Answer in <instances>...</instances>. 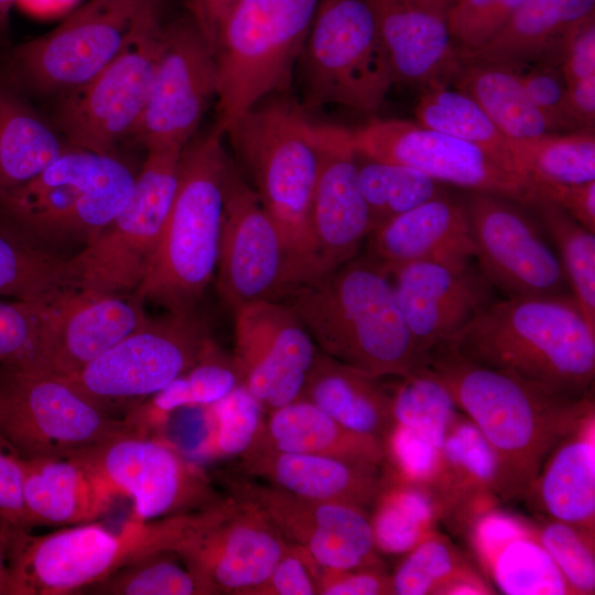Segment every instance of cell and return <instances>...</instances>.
I'll return each instance as SVG.
<instances>
[{
    "instance_id": "50",
    "label": "cell",
    "mask_w": 595,
    "mask_h": 595,
    "mask_svg": "<svg viewBox=\"0 0 595 595\" xmlns=\"http://www.w3.org/2000/svg\"><path fill=\"white\" fill-rule=\"evenodd\" d=\"M51 303L15 299L0 301V364L4 368L34 369Z\"/></svg>"
},
{
    "instance_id": "7",
    "label": "cell",
    "mask_w": 595,
    "mask_h": 595,
    "mask_svg": "<svg viewBox=\"0 0 595 595\" xmlns=\"http://www.w3.org/2000/svg\"><path fill=\"white\" fill-rule=\"evenodd\" d=\"M134 178L117 154L69 145L34 177L0 193V216L42 245L85 246L126 205Z\"/></svg>"
},
{
    "instance_id": "58",
    "label": "cell",
    "mask_w": 595,
    "mask_h": 595,
    "mask_svg": "<svg viewBox=\"0 0 595 595\" xmlns=\"http://www.w3.org/2000/svg\"><path fill=\"white\" fill-rule=\"evenodd\" d=\"M543 199L554 202L580 225L595 234V181L549 187L544 191Z\"/></svg>"
},
{
    "instance_id": "9",
    "label": "cell",
    "mask_w": 595,
    "mask_h": 595,
    "mask_svg": "<svg viewBox=\"0 0 595 595\" xmlns=\"http://www.w3.org/2000/svg\"><path fill=\"white\" fill-rule=\"evenodd\" d=\"M182 517L149 521L130 517L118 531L96 521L42 536L20 529L8 595L78 594L144 554L172 550Z\"/></svg>"
},
{
    "instance_id": "11",
    "label": "cell",
    "mask_w": 595,
    "mask_h": 595,
    "mask_svg": "<svg viewBox=\"0 0 595 595\" xmlns=\"http://www.w3.org/2000/svg\"><path fill=\"white\" fill-rule=\"evenodd\" d=\"M209 338L206 326L192 312L149 317L80 371L63 379L100 411L123 419L188 370Z\"/></svg>"
},
{
    "instance_id": "59",
    "label": "cell",
    "mask_w": 595,
    "mask_h": 595,
    "mask_svg": "<svg viewBox=\"0 0 595 595\" xmlns=\"http://www.w3.org/2000/svg\"><path fill=\"white\" fill-rule=\"evenodd\" d=\"M239 0H185L188 15L194 20L213 53L220 29Z\"/></svg>"
},
{
    "instance_id": "14",
    "label": "cell",
    "mask_w": 595,
    "mask_h": 595,
    "mask_svg": "<svg viewBox=\"0 0 595 595\" xmlns=\"http://www.w3.org/2000/svg\"><path fill=\"white\" fill-rule=\"evenodd\" d=\"M289 544L261 508L228 495L185 513L172 550L208 595H249L269 577Z\"/></svg>"
},
{
    "instance_id": "12",
    "label": "cell",
    "mask_w": 595,
    "mask_h": 595,
    "mask_svg": "<svg viewBox=\"0 0 595 595\" xmlns=\"http://www.w3.org/2000/svg\"><path fill=\"white\" fill-rule=\"evenodd\" d=\"M182 150L147 151L126 205L93 241L67 259L74 289L122 294L138 288L173 202Z\"/></svg>"
},
{
    "instance_id": "44",
    "label": "cell",
    "mask_w": 595,
    "mask_h": 595,
    "mask_svg": "<svg viewBox=\"0 0 595 595\" xmlns=\"http://www.w3.org/2000/svg\"><path fill=\"white\" fill-rule=\"evenodd\" d=\"M78 594L208 595L199 578L171 549L144 554Z\"/></svg>"
},
{
    "instance_id": "3",
    "label": "cell",
    "mask_w": 595,
    "mask_h": 595,
    "mask_svg": "<svg viewBox=\"0 0 595 595\" xmlns=\"http://www.w3.org/2000/svg\"><path fill=\"white\" fill-rule=\"evenodd\" d=\"M282 302L321 353L370 377H404L424 366L390 274L370 256L299 286Z\"/></svg>"
},
{
    "instance_id": "35",
    "label": "cell",
    "mask_w": 595,
    "mask_h": 595,
    "mask_svg": "<svg viewBox=\"0 0 595 595\" xmlns=\"http://www.w3.org/2000/svg\"><path fill=\"white\" fill-rule=\"evenodd\" d=\"M442 466L435 495L446 513L459 507L477 513L493 507L498 497L496 454L463 413L456 415L441 450Z\"/></svg>"
},
{
    "instance_id": "62",
    "label": "cell",
    "mask_w": 595,
    "mask_h": 595,
    "mask_svg": "<svg viewBox=\"0 0 595 595\" xmlns=\"http://www.w3.org/2000/svg\"><path fill=\"white\" fill-rule=\"evenodd\" d=\"M420 9L446 20V14L457 0H411Z\"/></svg>"
},
{
    "instance_id": "45",
    "label": "cell",
    "mask_w": 595,
    "mask_h": 595,
    "mask_svg": "<svg viewBox=\"0 0 595 595\" xmlns=\"http://www.w3.org/2000/svg\"><path fill=\"white\" fill-rule=\"evenodd\" d=\"M554 241L572 296L595 329V234L550 199L532 205Z\"/></svg>"
},
{
    "instance_id": "39",
    "label": "cell",
    "mask_w": 595,
    "mask_h": 595,
    "mask_svg": "<svg viewBox=\"0 0 595 595\" xmlns=\"http://www.w3.org/2000/svg\"><path fill=\"white\" fill-rule=\"evenodd\" d=\"M72 289L67 259L0 216V296L53 302Z\"/></svg>"
},
{
    "instance_id": "56",
    "label": "cell",
    "mask_w": 595,
    "mask_h": 595,
    "mask_svg": "<svg viewBox=\"0 0 595 595\" xmlns=\"http://www.w3.org/2000/svg\"><path fill=\"white\" fill-rule=\"evenodd\" d=\"M0 517L30 530L23 498L21 457L0 436Z\"/></svg>"
},
{
    "instance_id": "40",
    "label": "cell",
    "mask_w": 595,
    "mask_h": 595,
    "mask_svg": "<svg viewBox=\"0 0 595 595\" xmlns=\"http://www.w3.org/2000/svg\"><path fill=\"white\" fill-rule=\"evenodd\" d=\"M422 89L414 107L419 125L475 144L502 166L521 175L515 139L506 136L472 97L448 88L445 83H434Z\"/></svg>"
},
{
    "instance_id": "30",
    "label": "cell",
    "mask_w": 595,
    "mask_h": 595,
    "mask_svg": "<svg viewBox=\"0 0 595 595\" xmlns=\"http://www.w3.org/2000/svg\"><path fill=\"white\" fill-rule=\"evenodd\" d=\"M21 461L30 528L94 522L107 515L122 497L99 473L76 458Z\"/></svg>"
},
{
    "instance_id": "48",
    "label": "cell",
    "mask_w": 595,
    "mask_h": 595,
    "mask_svg": "<svg viewBox=\"0 0 595 595\" xmlns=\"http://www.w3.org/2000/svg\"><path fill=\"white\" fill-rule=\"evenodd\" d=\"M475 572L448 539L434 531L404 558L391 575L394 595H444L459 577Z\"/></svg>"
},
{
    "instance_id": "37",
    "label": "cell",
    "mask_w": 595,
    "mask_h": 595,
    "mask_svg": "<svg viewBox=\"0 0 595 595\" xmlns=\"http://www.w3.org/2000/svg\"><path fill=\"white\" fill-rule=\"evenodd\" d=\"M242 383L234 359L212 339L198 360L184 374L154 393L123 418L137 431L153 433L169 415L184 407H207Z\"/></svg>"
},
{
    "instance_id": "61",
    "label": "cell",
    "mask_w": 595,
    "mask_h": 595,
    "mask_svg": "<svg viewBox=\"0 0 595 595\" xmlns=\"http://www.w3.org/2000/svg\"><path fill=\"white\" fill-rule=\"evenodd\" d=\"M78 0H17L25 11L39 15L51 17L69 10Z\"/></svg>"
},
{
    "instance_id": "27",
    "label": "cell",
    "mask_w": 595,
    "mask_h": 595,
    "mask_svg": "<svg viewBox=\"0 0 595 595\" xmlns=\"http://www.w3.org/2000/svg\"><path fill=\"white\" fill-rule=\"evenodd\" d=\"M476 556L506 595H574L540 542L536 526L490 507L470 523Z\"/></svg>"
},
{
    "instance_id": "29",
    "label": "cell",
    "mask_w": 595,
    "mask_h": 595,
    "mask_svg": "<svg viewBox=\"0 0 595 595\" xmlns=\"http://www.w3.org/2000/svg\"><path fill=\"white\" fill-rule=\"evenodd\" d=\"M388 52L396 83L426 87L451 80L461 65L446 20L411 0H364Z\"/></svg>"
},
{
    "instance_id": "38",
    "label": "cell",
    "mask_w": 595,
    "mask_h": 595,
    "mask_svg": "<svg viewBox=\"0 0 595 595\" xmlns=\"http://www.w3.org/2000/svg\"><path fill=\"white\" fill-rule=\"evenodd\" d=\"M21 98L0 88V193L44 170L69 147Z\"/></svg>"
},
{
    "instance_id": "52",
    "label": "cell",
    "mask_w": 595,
    "mask_h": 595,
    "mask_svg": "<svg viewBox=\"0 0 595 595\" xmlns=\"http://www.w3.org/2000/svg\"><path fill=\"white\" fill-rule=\"evenodd\" d=\"M391 473L403 480L435 491L442 466L441 450L421 433L393 423L383 440Z\"/></svg>"
},
{
    "instance_id": "16",
    "label": "cell",
    "mask_w": 595,
    "mask_h": 595,
    "mask_svg": "<svg viewBox=\"0 0 595 595\" xmlns=\"http://www.w3.org/2000/svg\"><path fill=\"white\" fill-rule=\"evenodd\" d=\"M217 292L235 312L258 301H282L302 285L282 235L230 159L217 261Z\"/></svg>"
},
{
    "instance_id": "42",
    "label": "cell",
    "mask_w": 595,
    "mask_h": 595,
    "mask_svg": "<svg viewBox=\"0 0 595 595\" xmlns=\"http://www.w3.org/2000/svg\"><path fill=\"white\" fill-rule=\"evenodd\" d=\"M519 173L544 191L595 181V137L589 130L515 139Z\"/></svg>"
},
{
    "instance_id": "43",
    "label": "cell",
    "mask_w": 595,
    "mask_h": 595,
    "mask_svg": "<svg viewBox=\"0 0 595 595\" xmlns=\"http://www.w3.org/2000/svg\"><path fill=\"white\" fill-rule=\"evenodd\" d=\"M358 176L371 231L387 221L437 197L441 183L411 166L364 159Z\"/></svg>"
},
{
    "instance_id": "17",
    "label": "cell",
    "mask_w": 595,
    "mask_h": 595,
    "mask_svg": "<svg viewBox=\"0 0 595 595\" xmlns=\"http://www.w3.org/2000/svg\"><path fill=\"white\" fill-rule=\"evenodd\" d=\"M347 138L363 159L411 166L440 183L518 204L532 206L542 199L536 184L506 169L483 149L418 122L374 119L358 129H347Z\"/></svg>"
},
{
    "instance_id": "60",
    "label": "cell",
    "mask_w": 595,
    "mask_h": 595,
    "mask_svg": "<svg viewBox=\"0 0 595 595\" xmlns=\"http://www.w3.org/2000/svg\"><path fill=\"white\" fill-rule=\"evenodd\" d=\"M20 529L0 517V595H8L14 542Z\"/></svg>"
},
{
    "instance_id": "36",
    "label": "cell",
    "mask_w": 595,
    "mask_h": 595,
    "mask_svg": "<svg viewBox=\"0 0 595 595\" xmlns=\"http://www.w3.org/2000/svg\"><path fill=\"white\" fill-rule=\"evenodd\" d=\"M451 80L456 89L472 97L509 138L529 139L554 133L529 97L515 68L491 63L461 62Z\"/></svg>"
},
{
    "instance_id": "4",
    "label": "cell",
    "mask_w": 595,
    "mask_h": 595,
    "mask_svg": "<svg viewBox=\"0 0 595 595\" xmlns=\"http://www.w3.org/2000/svg\"><path fill=\"white\" fill-rule=\"evenodd\" d=\"M213 127L182 150L172 205L145 273L134 290L141 302L192 312L218 261L225 177L230 158Z\"/></svg>"
},
{
    "instance_id": "47",
    "label": "cell",
    "mask_w": 595,
    "mask_h": 595,
    "mask_svg": "<svg viewBox=\"0 0 595 595\" xmlns=\"http://www.w3.org/2000/svg\"><path fill=\"white\" fill-rule=\"evenodd\" d=\"M206 409L209 430L196 448L202 457H239L264 429V408L244 383Z\"/></svg>"
},
{
    "instance_id": "18",
    "label": "cell",
    "mask_w": 595,
    "mask_h": 595,
    "mask_svg": "<svg viewBox=\"0 0 595 595\" xmlns=\"http://www.w3.org/2000/svg\"><path fill=\"white\" fill-rule=\"evenodd\" d=\"M217 96L215 55L185 13L166 20L141 118L130 138L145 151L183 149Z\"/></svg>"
},
{
    "instance_id": "63",
    "label": "cell",
    "mask_w": 595,
    "mask_h": 595,
    "mask_svg": "<svg viewBox=\"0 0 595 595\" xmlns=\"http://www.w3.org/2000/svg\"><path fill=\"white\" fill-rule=\"evenodd\" d=\"M17 0H0V30H2L8 21L12 7Z\"/></svg>"
},
{
    "instance_id": "46",
    "label": "cell",
    "mask_w": 595,
    "mask_h": 595,
    "mask_svg": "<svg viewBox=\"0 0 595 595\" xmlns=\"http://www.w3.org/2000/svg\"><path fill=\"white\" fill-rule=\"evenodd\" d=\"M398 378L390 391L394 422L421 433L442 450L447 430L459 413L453 397L425 365Z\"/></svg>"
},
{
    "instance_id": "32",
    "label": "cell",
    "mask_w": 595,
    "mask_h": 595,
    "mask_svg": "<svg viewBox=\"0 0 595 595\" xmlns=\"http://www.w3.org/2000/svg\"><path fill=\"white\" fill-rule=\"evenodd\" d=\"M551 520L594 533L595 414H585L545 458L527 497Z\"/></svg>"
},
{
    "instance_id": "53",
    "label": "cell",
    "mask_w": 595,
    "mask_h": 595,
    "mask_svg": "<svg viewBox=\"0 0 595 595\" xmlns=\"http://www.w3.org/2000/svg\"><path fill=\"white\" fill-rule=\"evenodd\" d=\"M519 75L529 97L548 120L554 133L582 128L570 108L566 83L560 65L540 63Z\"/></svg>"
},
{
    "instance_id": "8",
    "label": "cell",
    "mask_w": 595,
    "mask_h": 595,
    "mask_svg": "<svg viewBox=\"0 0 595 595\" xmlns=\"http://www.w3.org/2000/svg\"><path fill=\"white\" fill-rule=\"evenodd\" d=\"M165 15V0H88L52 31L13 48L10 76L26 89L60 97L97 75Z\"/></svg>"
},
{
    "instance_id": "55",
    "label": "cell",
    "mask_w": 595,
    "mask_h": 595,
    "mask_svg": "<svg viewBox=\"0 0 595 595\" xmlns=\"http://www.w3.org/2000/svg\"><path fill=\"white\" fill-rule=\"evenodd\" d=\"M321 595H391L392 582L382 564L347 570L321 566L317 574Z\"/></svg>"
},
{
    "instance_id": "33",
    "label": "cell",
    "mask_w": 595,
    "mask_h": 595,
    "mask_svg": "<svg viewBox=\"0 0 595 595\" xmlns=\"http://www.w3.org/2000/svg\"><path fill=\"white\" fill-rule=\"evenodd\" d=\"M299 399L313 403L343 425L382 442L394 423L390 391L378 378L321 351Z\"/></svg>"
},
{
    "instance_id": "15",
    "label": "cell",
    "mask_w": 595,
    "mask_h": 595,
    "mask_svg": "<svg viewBox=\"0 0 595 595\" xmlns=\"http://www.w3.org/2000/svg\"><path fill=\"white\" fill-rule=\"evenodd\" d=\"M67 457L85 463L129 497L137 520L195 512L224 498L199 465L153 433L121 434Z\"/></svg>"
},
{
    "instance_id": "41",
    "label": "cell",
    "mask_w": 595,
    "mask_h": 595,
    "mask_svg": "<svg viewBox=\"0 0 595 595\" xmlns=\"http://www.w3.org/2000/svg\"><path fill=\"white\" fill-rule=\"evenodd\" d=\"M370 519L378 551L404 554L434 532L442 508L435 493L390 473L375 501Z\"/></svg>"
},
{
    "instance_id": "25",
    "label": "cell",
    "mask_w": 595,
    "mask_h": 595,
    "mask_svg": "<svg viewBox=\"0 0 595 595\" xmlns=\"http://www.w3.org/2000/svg\"><path fill=\"white\" fill-rule=\"evenodd\" d=\"M386 269L424 364L435 346L455 336L495 300V289L472 264L409 262Z\"/></svg>"
},
{
    "instance_id": "5",
    "label": "cell",
    "mask_w": 595,
    "mask_h": 595,
    "mask_svg": "<svg viewBox=\"0 0 595 595\" xmlns=\"http://www.w3.org/2000/svg\"><path fill=\"white\" fill-rule=\"evenodd\" d=\"M255 184L263 209L280 230L302 285L324 274L310 225L320 166L313 125L289 102L261 101L225 131Z\"/></svg>"
},
{
    "instance_id": "51",
    "label": "cell",
    "mask_w": 595,
    "mask_h": 595,
    "mask_svg": "<svg viewBox=\"0 0 595 595\" xmlns=\"http://www.w3.org/2000/svg\"><path fill=\"white\" fill-rule=\"evenodd\" d=\"M524 0H457L446 24L458 52L485 46L506 25Z\"/></svg>"
},
{
    "instance_id": "26",
    "label": "cell",
    "mask_w": 595,
    "mask_h": 595,
    "mask_svg": "<svg viewBox=\"0 0 595 595\" xmlns=\"http://www.w3.org/2000/svg\"><path fill=\"white\" fill-rule=\"evenodd\" d=\"M238 467L245 476L291 494L365 510L375 504L383 485L380 466L280 451L268 445L261 435L239 456Z\"/></svg>"
},
{
    "instance_id": "28",
    "label": "cell",
    "mask_w": 595,
    "mask_h": 595,
    "mask_svg": "<svg viewBox=\"0 0 595 595\" xmlns=\"http://www.w3.org/2000/svg\"><path fill=\"white\" fill-rule=\"evenodd\" d=\"M369 236V256L386 268L409 262L462 268L475 253L465 206L447 196L387 221Z\"/></svg>"
},
{
    "instance_id": "10",
    "label": "cell",
    "mask_w": 595,
    "mask_h": 595,
    "mask_svg": "<svg viewBox=\"0 0 595 595\" xmlns=\"http://www.w3.org/2000/svg\"><path fill=\"white\" fill-rule=\"evenodd\" d=\"M298 65L305 110L337 105L372 112L396 84L364 0H320Z\"/></svg>"
},
{
    "instance_id": "54",
    "label": "cell",
    "mask_w": 595,
    "mask_h": 595,
    "mask_svg": "<svg viewBox=\"0 0 595 595\" xmlns=\"http://www.w3.org/2000/svg\"><path fill=\"white\" fill-rule=\"evenodd\" d=\"M321 565L301 547L290 543L269 577L249 595H313L317 594Z\"/></svg>"
},
{
    "instance_id": "1",
    "label": "cell",
    "mask_w": 595,
    "mask_h": 595,
    "mask_svg": "<svg viewBox=\"0 0 595 595\" xmlns=\"http://www.w3.org/2000/svg\"><path fill=\"white\" fill-rule=\"evenodd\" d=\"M424 365L493 447L498 497L504 500L527 497L550 452L594 410L593 396L571 399L555 394L475 363L446 342L428 354Z\"/></svg>"
},
{
    "instance_id": "23",
    "label": "cell",
    "mask_w": 595,
    "mask_h": 595,
    "mask_svg": "<svg viewBox=\"0 0 595 595\" xmlns=\"http://www.w3.org/2000/svg\"><path fill=\"white\" fill-rule=\"evenodd\" d=\"M143 302L136 296L72 289L48 307L35 367L56 377H71L144 324Z\"/></svg>"
},
{
    "instance_id": "13",
    "label": "cell",
    "mask_w": 595,
    "mask_h": 595,
    "mask_svg": "<svg viewBox=\"0 0 595 595\" xmlns=\"http://www.w3.org/2000/svg\"><path fill=\"white\" fill-rule=\"evenodd\" d=\"M130 432L139 431L100 411L65 379L6 368L0 381V436L21 458L67 457Z\"/></svg>"
},
{
    "instance_id": "20",
    "label": "cell",
    "mask_w": 595,
    "mask_h": 595,
    "mask_svg": "<svg viewBox=\"0 0 595 595\" xmlns=\"http://www.w3.org/2000/svg\"><path fill=\"white\" fill-rule=\"evenodd\" d=\"M505 197L472 192L465 209L477 269L509 298L565 295L561 262L536 225Z\"/></svg>"
},
{
    "instance_id": "2",
    "label": "cell",
    "mask_w": 595,
    "mask_h": 595,
    "mask_svg": "<svg viewBox=\"0 0 595 595\" xmlns=\"http://www.w3.org/2000/svg\"><path fill=\"white\" fill-rule=\"evenodd\" d=\"M446 343L555 394L592 396L595 329L572 295L495 299Z\"/></svg>"
},
{
    "instance_id": "22",
    "label": "cell",
    "mask_w": 595,
    "mask_h": 595,
    "mask_svg": "<svg viewBox=\"0 0 595 595\" xmlns=\"http://www.w3.org/2000/svg\"><path fill=\"white\" fill-rule=\"evenodd\" d=\"M234 313V359L242 383L269 412L299 399L320 350L293 310L258 301Z\"/></svg>"
},
{
    "instance_id": "34",
    "label": "cell",
    "mask_w": 595,
    "mask_h": 595,
    "mask_svg": "<svg viewBox=\"0 0 595 595\" xmlns=\"http://www.w3.org/2000/svg\"><path fill=\"white\" fill-rule=\"evenodd\" d=\"M261 439L285 452L307 453L380 466L383 442L356 432L313 403L296 399L270 411Z\"/></svg>"
},
{
    "instance_id": "21",
    "label": "cell",
    "mask_w": 595,
    "mask_h": 595,
    "mask_svg": "<svg viewBox=\"0 0 595 595\" xmlns=\"http://www.w3.org/2000/svg\"><path fill=\"white\" fill-rule=\"evenodd\" d=\"M229 495L261 508L282 536L323 567L382 564L367 510L291 494L247 476L224 475Z\"/></svg>"
},
{
    "instance_id": "57",
    "label": "cell",
    "mask_w": 595,
    "mask_h": 595,
    "mask_svg": "<svg viewBox=\"0 0 595 595\" xmlns=\"http://www.w3.org/2000/svg\"><path fill=\"white\" fill-rule=\"evenodd\" d=\"M560 67L566 84L595 77V15L583 21L569 35Z\"/></svg>"
},
{
    "instance_id": "31",
    "label": "cell",
    "mask_w": 595,
    "mask_h": 595,
    "mask_svg": "<svg viewBox=\"0 0 595 595\" xmlns=\"http://www.w3.org/2000/svg\"><path fill=\"white\" fill-rule=\"evenodd\" d=\"M592 15L595 0H524L485 46L457 51L458 58L512 68L529 63L560 65L566 39Z\"/></svg>"
},
{
    "instance_id": "24",
    "label": "cell",
    "mask_w": 595,
    "mask_h": 595,
    "mask_svg": "<svg viewBox=\"0 0 595 595\" xmlns=\"http://www.w3.org/2000/svg\"><path fill=\"white\" fill-rule=\"evenodd\" d=\"M313 130L320 147V166L310 225L325 275L355 258L371 225L347 129L313 125Z\"/></svg>"
},
{
    "instance_id": "19",
    "label": "cell",
    "mask_w": 595,
    "mask_h": 595,
    "mask_svg": "<svg viewBox=\"0 0 595 595\" xmlns=\"http://www.w3.org/2000/svg\"><path fill=\"white\" fill-rule=\"evenodd\" d=\"M164 22L88 82L58 97L54 127L67 144L116 154L130 140L145 106Z\"/></svg>"
},
{
    "instance_id": "6",
    "label": "cell",
    "mask_w": 595,
    "mask_h": 595,
    "mask_svg": "<svg viewBox=\"0 0 595 595\" xmlns=\"http://www.w3.org/2000/svg\"><path fill=\"white\" fill-rule=\"evenodd\" d=\"M320 0H239L214 51L216 122L225 134L242 113L274 93H286Z\"/></svg>"
},
{
    "instance_id": "49",
    "label": "cell",
    "mask_w": 595,
    "mask_h": 595,
    "mask_svg": "<svg viewBox=\"0 0 595 595\" xmlns=\"http://www.w3.org/2000/svg\"><path fill=\"white\" fill-rule=\"evenodd\" d=\"M538 538L574 595L595 593L594 533L573 524L547 520L536 526Z\"/></svg>"
}]
</instances>
